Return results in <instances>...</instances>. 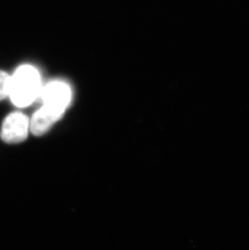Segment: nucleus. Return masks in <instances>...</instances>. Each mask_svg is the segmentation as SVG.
Returning a JSON list of instances; mask_svg holds the SVG:
<instances>
[{
	"mask_svg": "<svg viewBox=\"0 0 249 250\" xmlns=\"http://www.w3.org/2000/svg\"><path fill=\"white\" fill-rule=\"evenodd\" d=\"M63 113L43 105L33 113L30 120V130L36 136H41L50 130L52 125L60 119Z\"/></svg>",
	"mask_w": 249,
	"mask_h": 250,
	"instance_id": "20e7f679",
	"label": "nucleus"
},
{
	"mask_svg": "<svg viewBox=\"0 0 249 250\" xmlns=\"http://www.w3.org/2000/svg\"><path fill=\"white\" fill-rule=\"evenodd\" d=\"M41 92L40 74L34 66H20L11 77L9 97L18 108L30 105L40 96Z\"/></svg>",
	"mask_w": 249,
	"mask_h": 250,
	"instance_id": "f257e3e1",
	"label": "nucleus"
},
{
	"mask_svg": "<svg viewBox=\"0 0 249 250\" xmlns=\"http://www.w3.org/2000/svg\"><path fill=\"white\" fill-rule=\"evenodd\" d=\"M43 105L63 113L71 102V92L68 85L62 82H51L42 89Z\"/></svg>",
	"mask_w": 249,
	"mask_h": 250,
	"instance_id": "7ed1b4c3",
	"label": "nucleus"
},
{
	"mask_svg": "<svg viewBox=\"0 0 249 250\" xmlns=\"http://www.w3.org/2000/svg\"><path fill=\"white\" fill-rule=\"evenodd\" d=\"M29 130V118L21 112H13L2 122L0 138L7 144H19L28 138Z\"/></svg>",
	"mask_w": 249,
	"mask_h": 250,
	"instance_id": "f03ea898",
	"label": "nucleus"
},
{
	"mask_svg": "<svg viewBox=\"0 0 249 250\" xmlns=\"http://www.w3.org/2000/svg\"><path fill=\"white\" fill-rule=\"evenodd\" d=\"M11 77L6 71L0 70V101L9 97Z\"/></svg>",
	"mask_w": 249,
	"mask_h": 250,
	"instance_id": "39448f33",
	"label": "nucleus"
}]
</instances>
